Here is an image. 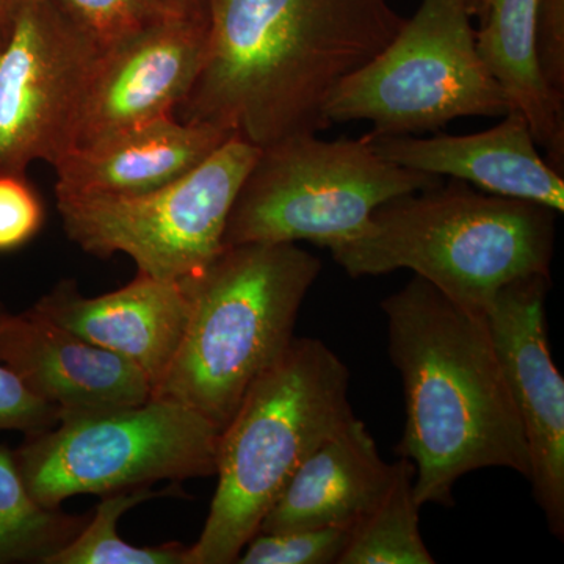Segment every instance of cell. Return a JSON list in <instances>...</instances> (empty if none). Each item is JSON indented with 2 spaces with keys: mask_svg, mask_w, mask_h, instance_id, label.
Here are the masks:
<instances>
[{
  "mask_svg": "<svg viewBox=\"0 0 564 564\" xmlns=\"http://www.w3.org/2000/svg\"><path fill=\"white\" fill-rule=\"evenodd\" d=\"M52 3L102 52L169 17L158 0H52Z\"/></svg>",
  "mask_w": 564,
  "mask_h": 564,
  "instance_id": "23",
  "label": "cell"
},
{
  "mask_svg": "<svg viewBox=\"0 0 564 564\" xmlns=\"http://www.w3.org/2000/svg\"><path fill=\"white\" fill-rule=\"evenodd\" d=\"M18 0H0V33L6 29Z\"/></svg>",
  "mask_w": 564,
  "mask_h": 564,
  "instance_id": "28",
  "label": "cell"
},
{
  "mask_svg": "<svg viewBox=\"0 0 564 564\" xmlns=\"http://www.w3.org/2000/svg\"><path fill=\"white\" fill-rule=\"evenodd\" d=\"M351 524L325 525L317 529L258 532L245 545L240 564H332L339 563L350 543Z\"/></svg>",
  "mask_w": 564,
  "mask_h": 564,
  "instance_id": "22",
  "label": "cell"
},
{
  "mask_svg": "<svg viewBox=\"0 0 564 564\" xmlns=\"http://www.w3.org/2000/svg\"><path fill=\"white\" fill-rule=\"evenodd\" d=\"M536 13L538 0H492L475 39L508 110L525 118L549 165L563 174L564 104L549 90L541 70Z\"/></svg>",
  "mask_w": 564,
  "mask_h": 564,
  "instance_id": "18",
  "label": "cell"
},
{
  "mask_svg": "<svg viewBox=\"0 0 564 564\" xmlns=\"http://www.w3.org/2000/svg\"><path fill=\"white\" fill-rule=\"evenodd\" d=\"M381 310L406 402L397 452L413 463L419 505H451L456 481L474 470L505 467L529 478L524 429L486 315L419 276Z\"/></svg>",
  "mask_w": 564,
  "mask_h": 564,
  "instance_id": "2",
  "label": "cell"
},
{
  "mask_svg": "<svg viewBox=\"0 0 564 564\" xmlns=\"http://www.w3.org/2000/svg\"><path fill=\"white\" fill-rule=\"evenodd\" d=\"M322 262L296 243L223 247L181 280L188 317L152 397L184 404L225 429L256 378L291 347L300 306Z\"/></svg>",
  "mask_w": 564,
  "mask_h": 564,
  "instance_id": "4",
  "label": "cell"
},
{
  "mask_svg": "<svg viewBox=\"0 0 564 564\" xmlns=\"http://www.w3.org/2000/svg\"><path fill=\"white\" fill-rule=\"evenodd\" d=\"M467 0H422L377 57L326 104L332 122H372L370 137L419 135L467 117H503L502 90L477 51Z\"/></svg>",
  "mask_w": 564,
  "mask_h": 564,
  "instance_id": "8",
  "label": "cell"
},
{
  "mask_svg": "<svg viewBox=\"0 0 564 564\" xmlns=\"http://www.w3.org/2000/svg\"><path fill=\"white\" fill-rule=\"evenodd\" d=\"M404 21L388 0H207L202 69L174 118L258 148L318 135L333 93Z\"/></svg>",
  "mask_w": 564,
  "mask_h": 564,
  "instance_id": "1",
  "label": "cell"
},
{
  "mask_svg": "<svg viewBox=\"0 0 564 564\" xmlns=\"http://www.w3.org/2000/svg\"><path fill=\"white\" fill-rule=\"evenodd\" d=\"M549 276L505 285L486 314L529 448L533 497L556 538L564 534V381L549 348Z\"/></svg>",
  "mask_w": 564,
  "mask_h": 564,
  "instance_id": "11",
  "label": "cell"
},
{
  "mask_svg": "<svg viewBox=\"0 0 564 564\" xmlns=\"http://www.w3.org/2000/svg\"><path fill=\"white\" fill-rule=\"evenodd\" d=\"M421 533V505L414 496V466L395 463L388 491L356 521L339 564H433Z\"/></svg>",
  "mask_w": 564,
  "mask_h": 564,
  "instance_id": "19",
  "label": "cell"
},
{
  "mask_svg": "<svg viewBox=\"0 0 564 564\" xmlns=\"http://www.w3.org/2000/svg\"><path fill=\"white\" fill-rule=\"evenodd\" d=\"M101 54L52 0H18L0 36V173L73 150Z\"/></svg>",
  "mask_w": 564,
  "mask_h": 564,
  "instance_id": "10",
  "label": "cell"
},
{
  "mask_svg": "<svg viewBox=\"0 0 564 564\" xmlns=\"http://www.w3.org/2000/svg\"><path fill=\"white\" fill-rule=\"evenodd\" d=\"M163 13L207 22V0H158Z\"/></svg>",
  "mask_w": 564,
  "mask_h": 564,
  "instance_id": "27",
  "label": "cell"
},
{
  "mask_svg": "<svg viewBox=\"0 0 564 564\" xmlns=\"http://www.w3.org/2000/svg\"><path fill=\"white\" fill-rule=\"evenodd\" d=\"M489 131L473 135L370 137L386 161L433 176L467 182L478 191L564 210L563 174L538 152L529 122L508 110Z\"/></svg>",
  "mask_w": 564,
  "mask_h": 564,
  "instance_id": "15",
  "label": "cell"
},
{
  "mask_svg": "<svg viewBox=\"0 0 564 564\" xmlns=\"http://www.w3.org/2000/svg\"><path fill=\"white\" fill-rule=\"evenodd\" d=\"M165 492L170 489L139 488L104 494L90 521L44 564H185L187 547L182 544L139 547L126 543L118 534L122 514Z\"/></svg>",
  "mask_w": 564,
  "mask_h": 564,
  "instance_id": "21",
  "label": "cell"
},
{
  "mask_svg": "<svg viewBox=\"0 0 564 564\" xmlns=\"http://www.w3.org/2000/svg\"><path fill=\"white\" fill-rule=\"evenodd\" d=\"M348 383L339 356L306 337L252 381L221 430L217 489L185 564L237 563L300 464L355 417Z\"/></svg>",
  "mask_w": 564,
  "mask_h": 564,
  "instance_id": "5",
  "label": "cell"
},
{
  "mask_svg": "<svg viewBox=\"0 0 564 564\" xmlns=\"http://www.w3.org/2000/svg\"><path fill=\"white\" fill-rule=\"evenodd\" d=\"M395 474L378 454L372 434L352 417L323 441L292 475L259 532L351 524L380 502Z\"/></svg>",
  "mask_w": 564,
  "mask_h": 564,
  "instance_id": "17",
  "label": "cell"
},
{
  "mask_svg": "<svg viewBox=\"0 0 564 564\" xmlns=\"http://www.w3.org/2000/svg\"><path fill=\"white\" fill-rule=\"evenodd\" d=\"M492 0H467V7H469L470 14L478 17L484 20L486 11L491 6Z\"/></svg>",
  "mask_w": 564,
  "mask_h": 564,
  "instance_id": "29",
  "label": "cell"
},
{
  "mask_svg": "<svg viewBox=\"0 0 564 564\" xmlns=\"http://www.w3.org/2000/svg\"><path fill=\"white\" fill-rule=\"evenodd\" d=\"M443 182L377 154L367 137H291L261 148L229 212L223 245L328 248L361 231L381 204Z\"/></svg>",
  "mask_w": 564,
  "mask_h": 564,
  "instance_id": "6",
  "label": "cell"
},
{
  "mask_svg": "<svg viewBox=\"0 0 564 564\" xmlns=\"http://www.w3.org/2000/svg\"><path fill=\"white\" fill-rule=\"evenodd\" d=\"M536 35L545 84L564 104V0H538Z\"/></svg>",
  "mask_w": 564,
  "mask_h": 564,
  "instance_id": "26",
  "label": "cell"
},
{
  "mask_svg": "<svg viewBox=\"0 0 564 564\" xmlns=\"http://www.w3.org/2000/svg\"><path fill=\"white\" fill-rule=\"evenodd\" d=\"M9 311L0 304V325ZM61 421L54 404L44 402L0 361V432L32 434L44 432Z\"/></svg>",
  "mask_w": 564,
  "mask_h": 564,
  "instance_id": "25",
  "label": "cell"
},
{
  "mask_svg": "<svg viewBox=\"0 0 564 564\" xmlns=\"http://www.w3.org/2000/svg\"><path fill=\"white\" fill-rule=\"evenodd\" d=\"M46 218L43 199L25 174L0 173V252L31 242Z\"/></svg>",
  "mask_w": 564,
  "mask_h": 564,
  "instance_id": "24",
  "label": "cell"
},
{
  "mask_svg": "<svg viewBox=\"0 0 564 564\" xmlns=\"http://www.w3.org/2000/svg\"><path fill=\"white\" fill-rule=\"evenodd\" d=\"M31 311L135 364L150 378L154 391L180 347L188 299L180 281L139 273L124 288L93 299L82 295L76 281L63 280Z\"/></svg>",
  "mask_w": 564,
  "mask_h": 564,
  "instance_id": "14",
  "label": "cell"
},
{
  "mask_svg": "<svg viewBox=\"0 0 564 564\" xmlns=\"http://www.w3.org/2000/svg\"><path fill=\"white\" fill-rule=\"evenodd\" d=\"M220 433L191 408L151 397L135 406L62 419L28 434L13 454L33 499L61 508L74 496L215 474Z\"/></svg>",
  "mask_w": 564,
  "mask_h": 564,
  "instance_id": "7",
  "label": "cell"
},
{
  "mask_svg": "<svg viewBox=\"0 0 564 564\" xmlns=\"http://www.w3.org/2000/svg\"><path fill=\"white\" fill-rule=\"evenodd\" d=\"M0 361L62 419L148 402L150 378L135 364L32 313L7 314ZM58 421V422H61Z\"/></svg>",
  "mask_w": 564,
  "mask_h": 564,
  "instance_id": "13",
  "label": "cell"
},
{
  "mask_svg": "<svg viewBox=\"0 0 564 564\" xmlns=\"http://www.w3.org/2000/svg\"><path fill=\"white\" fill-rule=\"evenodd\" d=\"M87 521V516L65 514L36 502L22 481L13 451L0 444V564H44Z\"/></svg>",
  "mask_w": 564,
  "mask_h": 564,
  "instance_id": "20",
  "label": "cell"
},
{
  "mask_svg": "<svg viewBox=\"0 0 564 564\" xmlns=\"http://www.w3.org/2000/svg\"><path fill=\"white\" fill-rule=\"evenodd\" d=\"M261 148L232 135L180 180L137 195L57 198L77 247L107 259L122 252L139 273L181 281L223 250L226 223Z\"/></svg>",
  "mask_w": 564,
  "mask_h": 564,
  "instance_id": "9",
  "label": "cell"
},
{
  "mask_svg": "<svg viewBox=\"0 0 564 564\" xmlns=\"http://www.w3.org/2000/svg\"><path fill=\"white\" fill-rule=\"evenodd\" d=\"M206 40L207 22L162 17L104 51L74 148L174 117L202 69Z\"/></svg>",
  "mask_w": 564,
  "mask_h": 564,
  "instance_id": "12",
  "label": "cell"
},
{
  "mask_svg": "<svg viewBox=\"0 0 564 564\" xmlns=\"http://www.w3.org/2000/svg\"><path fill=\"white\" fill-rule=\"evenodd\" d=\"M555 217L540 204L443 181L381 204L361 231L328 250L351 278L411 270L464 310L486 315L505 285L549 276Z\"/></svg>",
  "mask_w": 564,
  "mask_h": 564,
  "instance_id": "3",
  "label": "cell"
},
{
  "mask_svg": "<svg viewBox=\"0 0 564 564\" xmlns=\"http://www.w3.org/2000/svg\"><path fill=\"white\" fill-rule=\"evenodd\" d=\"M231 133L209 124L161 118L73 148L54 163L57 198L137 195L180 180Z\"/></svg>",
  "mask_w": 564,
  "mask_h": 564,
  "instance_id": "16",
  "label": "cell"
},
{
  "mask_svg": "<svg viewBox=\"0 0 564 564\" xmlns=\"http://www.w3.org/2000/svg\"><path fill=\"white\" fill-rule=\"evenodd\" d=\"M0 36H2V33H0Z\"/></svg>",
  "mask_w": 564,
  "mask_h": 564,
  "instance_id": "30",
  "label": "cell"
}]
</instances>
